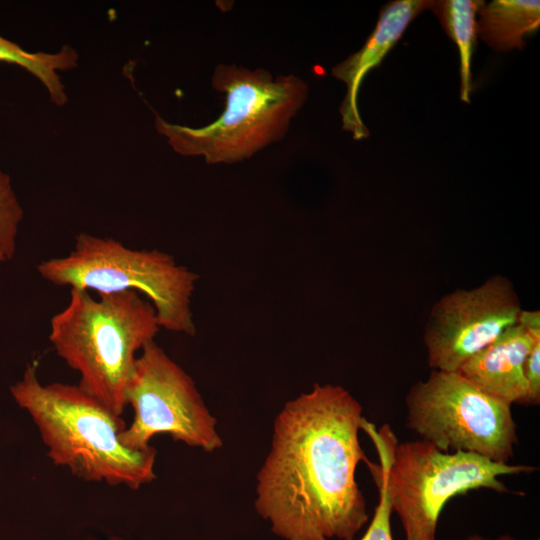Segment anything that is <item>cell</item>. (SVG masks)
<instances>
[{"label": "cell", "instance_id": "ac0fdd59", "mask_svg": "<svg viewBox=\"0 0 540 540\" xmlns=\"http://www.w3.org/2000/svg\"><path fill=\"white\" fill-rule=\"evenodd\" d=\"M465 540H514V539L509 535H502L496 539H488L479 535H470Z\"/></svg>", "mask_w": 540, "mask_h": 540}, {"label": "cell", "instance_id": "2e32d148", "mask_svg": "<svg viewBox=\"0 0 540 540\" xmlns=\"http://www.w3.org/2000/svg\"><path fill=\"white\" fill-rule=\"evenodd\" d=\"M379 489V502L371 522L360 540H393L390 517L392 510L384 490Z\"/></svg>", "mask_w": 540, "mask_h": 540}, {"label": "cell", "instance_id": "9a60e30c", "mask_svg": "<svg viewBox=\"0 0 540 540\" xmlns=\"http://www.w3.org/2000/svg\"><path fill=\"white\" fill-rule=\"evenodd\" d=\"M24 211L10 176L0 168V263L11 260Z\"/></svg>", "mask_w": 540, "mask_h": 540}, {"label": "cell", "instance_id": "7c38bea8", "mask_svg": "<svg viewBox=\"0 0 540 540\" xmlns=\"http://www.w3.org/2000/svg\"><path fill=\"white\" fill-rule=\"evenodd\" d=\"M476 20L477 37L495 51L522 50L524 36L540 26L538 0H493L483 3Z\"/></svg>", "mask_w": 540, "mask_h": 540}, {"label": "cell", "instance_id": "6da1fadb", "mask_svg": "<svg viewBox=\"0 0 540 540\" xmlns=\"http://www.w3.org/2000/svg\"><path fill=\"white\" fill-rule=\"evenodd\" d=\"M363 408L344 387L313 385L288 401L257 476V512L285 540H354L367 523L356 469Z\"/></svg>", "mask_w": 540, "mask_h": 540}, {"label": "cell", "instance_id": "8992f818", "mask_svg": "<svg viewBox=\"0 0 540 540\" xmlns=\"http://www.w3.org/2000/svg\"><path fill=\"white\" fill-rule=\"evenodd\" d=\"M37 271L46 281L70 289L137 291L153 305L161 328L196 333L192 297L199 276L164 251L131 249L113 238L82 232L68 255L41 261Z\"/></svg>", "mask_w": 540, "mask_h": 540}, {"label": "cell", "instance_id": "5b68a950", "mask_svg": "<svg viewBox=\"0 0 540 540\" xmlns=\"http://www.w3.org/2000/svg\"><path fill=\"white\" fill-rule=\"evenodd\" d=\"M363 430L370 434L380 456V465L366 464L398 515L405 540H436L440 514L451 498L477 489L508 492L500 477L535 470L470 452H443L421 439L398 443L388 426L377 433L366 420Z\"/></svg>", "mask_w": 540, "mask_h": 540}, {"label": "cell", "instance_id": "8fae6325", "mask_svg": "<svg viewBox=\"0 0 540 540\" xmlns=\"http://www.w3.org/2000/svg\"><path fill=\"white\" fill-rule=\"evenodd\" d=\"M431 0H396L384 5L376 27L357 52L332 68L334 78L344 82L346 95L340 106L342 127L352 134L354 140L369 136L358 107V94L365 76L378 67L402 37L408 25L424 10L430 8Z\"/></svg>", "mask_w": 540, "mask_h": 540}, {"label": "cell", "instance_id": "ba28073f", "mask_svg": "<svg viewBox=\"0 0 540 540\" xmlns=\"http://www.w3.org/2000/svg\"><path fill=\"white\" fill-rule=\"evenodd\" d=\"M134 417L120 434L122 444L145 450L153 436L168 434L190 447L213 452L223 442L217 422L206 407L194 380L155 340L138 355L126 391Z\"/></svg>", "mask_w": 540, "mask_h": 540}, {"label": "cell", "instance_id": "9c48e42d", "mask_svg": "<svg viewBox=\"0 0 540 540\" xmlns=\"http://www.w3.org/2000/svg\"><path fill=\"white\" fill-rule=\"evenodd\" d=\"M521 302L512 281L493 275L471 289H456L432 306L423 340L432 370L457 372L518 322Z\"/></svg>", "mask_w": 540, "mask_h": 540}, {"label": "cell", "instance_id": "5bb4252c", "mask_svg": "<svg viewBox=\"0 0 540 540\" xmlns=\"http://www.w3.org/2000/svg\"><path fill=\"white\" fill-rule=\"evenodd\" d=\"M78 59L76 50L67 44L54 53L29 52L0 35V62L20 66L33 75L45 87L56 106H64L68 102L59 72L76 68Z\"/></svg>", "mask_w": 540, "mask_h": 540}, {"label": "cell", "instance_id": "7a4b0ae2", "mask_svg": "<svg viewBox=\"0 0 540 540\" xmlns=\"http://www.w3.org/2000/svg\"><path fill=\"white\" fill-rule=\"evenodd\" d=\"M36 362L28 363L21 380L11 386L15 402L25 409L47 447V456L84 481L138 489L156 478V449L132 450L120 434L121 416L78 385L43 384Z\"/></svg>", "mask_w": 540, "mask_h": 540}, {"label": "cell", "instance_id": "52a82bcc", "mask_svg": "<svg viewBox=\"0 0 540 540\" xmlns=\"http://www.w3.org/2000/svg\"><path fill=\"white\" fill-rule=\"evenodd\" d=\"M406 425L443 452H470L509 463L518 443L510 404L479 389L459 372L432 370L405 397Z\"/></svg>", "mask_w": 540, "mask_h": 540}, {"label": "cell", "instance_id": "3957f363", "mask_svg": "<svg viewBox=\"0 0 540 540\" xmlns=\"http://www.w3.org/2000/svg\"><path fill=\"white\" fill-rule=\"evenodd\" d=\"M161 327L153 305L140 293L71 289L67 305L50 321L49 340L79 373L78 386L121 416L139 353Z\"/></svg>", "mask_w": 540, "mask_h": 540}, {"label": "cell", "instance_id": "277c9868", "mask_svg": "<svg viewBox=\"0 0 540 540\" xmlns=\"http://www.w3.org/2000/svg\"><path fill=\"white\" fill-rule=\"evenodd\" d=\"M212 87L226 95L219 117L202 127L155 118L158 134L182 156L203 157L209 164L242 162L280 141L309 94L308 84L295 75H273L235 64L217 65Z\"/></svg>", "mask_w": 540, "mask_h": 540}, {"label": "cell", "instance_id": "30bf717a", "mask_svg": "<svg viewBox=\"0 0 540 540\" xmlns=\"http://www.w3.org/2000/svg\"><path fill=\"white\" fill-rule=\"evenodd\" d=\"M540 341V311L522 310L518 322L457 371L483 392L510 405H529L524 363Z\"/></svg>", "mask_w": 540, "mask_h": 540}, {"label": "cell", "instance_id": "e0dca14e", "mask_svg": "<svg viewBox=\"0 0 540 540\" xmlns=\"http://www.w3.org/2000/svg\"><path fill=\"white\" fill-rule=\"evenodd\" d=\"M524 378L528 387L529 405L540 402V341L531 348L524 363Z\"/></svg>", "mask_w": 540, "mask_h": 540}, {"label": "cell", "instance_id": "4fadbf2b", "mask_svg": "<svg viewBox=\"0 0 540 540\" xmlns=\"http://www.w3.org/2000/svg\"><path fill=\"white\" fill-rule=\"evenodd\" d=\"M483 3L482 0H432L429 8L458 48L460 98L465 103H470L473 91L471 62L477 44L476 14Z\"/></svg>", "mask_w": 540, "mask_h": 540}]
</instances>
